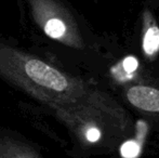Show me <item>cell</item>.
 <instances>
[{
    "label": "cell",
    "instance_id": "obj_7",
    "mask_svg": "<svg viewBox=\"0 0 159 158\" xmlns=\"http://www.w3.org/2000/svg\"><path fill=\"white\" fill-rule=\"evenodd\" d=\"M138 66H139V62H138V60H136L135 57L128 56V57L125 59L124 68H125V70H126V72H128V73L134 72V70L138 68Z\"/></svg>",
    "mask_w": 159,
    "mask_h": 158
},
{
    "label": "cell",
    "instance_id": "obj_3",
    "mask_svg": "<svg viewBox=\"0 0 159 158\" xmlns=\"http://www.w3.org/2000/svg\"><path fill=\"white\" fill-rule=\"evenodd\" d=\"M0 158H42L40 154L26 142L0 133Z\"/></svg>",
    "mask_w": 159,
    "mask_h": 158
},
{
    "label": "cell",
    "instance_id": "obj_4",
    "mask_svg": "<svg viewBox=\"0 0 159 158\" xmlns=\"http://www.w3.org/2000/svg\"><path fill=\"white\" fill-rule=\"evenodd\" d=\"M129 102L135 107L146 112H159V90L151 87L135 86L127 93Z\"/></svg>",
    "mask_w": 159,
    "mask_h": 158
},
{
    "label": "cell",
    "instance_id": "obj_1",
    "mask_svg": "<svg viewBox=\"0 0 159 158\" xmlns=\"http://www.w3.org/2000/svg\"><path fill=\"white\" fill-rule=\"evenodd\" d=\"M0 77L53 108H59L75 92L73 81L60 70L2 41Z\"/></svg>",
    "mask_w": 159,
    "mask_h": 158
},
{
    "label": "cell",
    "instance_id": "obj_2",
    "mask_svg": "<svg viewBox=\"0 0 159 158\" xmlns=\"http://www.w3.org/2000/svg\"><path fill=\"white\" fill-rule=\"evenodd\" d=\"M34 24L48 38L65 44L79 40L75 17L66 0H20Z\"/></svg>",
    "mask_w": 159,
    "mask_h": 158
},
{
    "label": "cell",
    "instance_id": "obj_6",
    "mask_svg": "<svg viewBox=\"0 0 159 158\" xmlns=\"http://www.w3.org/2000/svg\"><path fill=\"white\" fill-rule=\"evenodd\" d=\"M120 152L125 158H135L140 153V146L134 141H128L122 144Z\"/></svg>",
    "mask_w": 159,
    "mask_h": 158
},
{
    "label": "cell",
    "instance_id": "obj_8",
    "mask_svg": "<svg viewBox=\"0 0 159 158\" xmlns=\"http://www.w3.org/2000/svg\"><path fill=\"white\" fill-rule=\"evenodd\" d=\"M86 138L87 140H88L89 142H91V143H94V142L98 141L101 138V132L100 130H98V128H90L87 130L86 132Z\"/></svg>",
    "mask_w": 159,
    "mask_h": 158
},
{
    "label": "cell",
    "instance_id": "obj_5",
    "mask_svg": "<svg viewBox=\"0 0 159 158\" xmlns=\"http://www.w3.org/2000/svg\"><path fill=\"white\" fill-rule=\"evenodd\" d=\"M143 50L147 55H153L159 50V27L151 23L143 38Z\"/></svg>",
    "mask_w": 159,
    "mask_h": 158
}]
</instances>
